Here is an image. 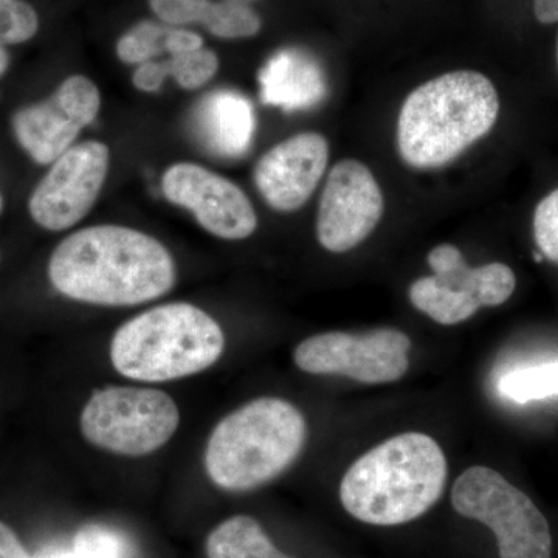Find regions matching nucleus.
I'll list each match as a JSON object with an SVG mask.
<instances>
[{"instance_id":"1","label":"nucleus","mask_w":558,"mask_h":558,"mask_svg":"<svg viewBox=\"0 0 558 558\" xmlns=\"http://www.w3.org/2000/svg\"><path fill=\"white\" fill-rule=\"evenodd\" d=\"M175 275L174 258L160 241L110 223L70 234L49 260L51 286L95 306H138L160 299L174 288Z\"/></svg>"},{"instance_id":"2","label":"nucleus","mask_w":558,"mask_h":558,"mask_svg":"<svg viewBox=\"0 0 558 558\" xmlns=\"http://www.w3.org/2000/svg\"><path fill=\"white\" fill-rule=\"evenodd\" d=\"M447 459L424 433H403L359 458L344 473L340 499L349 515L373 526H399L442 497Z\"/></svg>"},{"instance_id":"3","label":"nucleus","mask_w":558,"mask_h":558,"mask_svg":"<svg viewBox=\"0 0 558 558\" xmlns=\"http://www.w3.org/2000/svg\"><path fill=\"white\" fill-rule=\"evenodd\" d=\"M499 116L494 83L475 70H458L411 92L400 109L398 149L416 170H433L461 156L494 130Z\"/></svg>"},{"instance_id":"4","label":"nucleus","mask_w":558,"mask_h":558,"mask_svg":"<svg viewBox=\"0 0 558 558\" xmlns=\"http://www.w3.org/2000/svg\"><path fill=\"white\" fill-rule=\"evenodd\" d=\"M307 427L288 400H252L222 418L205 450V470L215 486L248 492L286 472L300 457Z\"/></svg>"},{"instance_id":"5","label":"nucleus","mask_w":558,"mask_h":558,"mask_svg":"<svg viewBox=\"0 0 558 558\" xmlns=\"http://www.w3.org/2000/svg\"><path fill=\"white\" fill-rule=\"evenodd\" d=\"M223 349L215 318L194 304L170 303L124 323L110 343V362L128 379L159 384L211 368Z\"/></svg>"},{"instance_id":"6","label":"nucleus","mask_w":558,"mask_h":558,"mask_svg":"<svg viewBox=\"0 0 558 558\" xmlns=\"http://www.w3.org/2000/svg\"><path fill=\"white\" fill-rule=\"evenodd\" d=\"M179 424L178 403L168 392L154 388L97 389L80 418L87 442L130 458L160 450L175 435Z\"/></svg>"},{"instance_id":"7","label":"nucleus","mask_w":558,"mask_h":558,"mask_svg":"<svg viewBox=\"0 0 558 558\" xmlns=\"http://www.w3.org/2000/svg\"><path fill=\"white\" fill-rule=\"evenodd\" d=\"M459 515L481 521L498 539L499 558H550L546 517L520 488L488 468L465 470L451 490Z\"/></svg>"},{"instance_id":"8","label":"nucleus","mask_w":558,"mask_h":558,"mask_svg":"<svg viewBox=\"0 0 558 558\" xmlns=\"http://www.w3.org/2000/svg\"><path fill=\"white\" fill-rule=\"evenodd\" d=\"M411 340L398 329L369 332H326L301 341L293 362L317 376H344L362 384H389L410 368Z\"/></svg>"},{"instance_id":"9","label":"nucleus","mask_w":558,"mask_h":558,"mask_svg":"<svg viewBox=\"0 0 558 558\" xmlns=\"http://www.w3.org/2000/svg\"><path fill=\"white\" fill-rule=\"evenodd\" d=\"M108 145L97 140L73 145L51 163L33 191L28 211L39 227L64 231L86 218L109 174Z\"/></svg>"},{"instance_id":"10","label":"nucleus","mask_w":558,"mask_h":558,"mask_svg":"<svg viewBox=\"0 0 558 558\" xmlns=\"http://www.w3.org/2000/svg\"><path fill=\"white\" fill-rule=\"evenodd\" d=\"M100 109L97 84L87 76L72 75L47 100L17 110L11 124L22 149L36 163L51 165L72 148Z\"/></svg>"},{"instance_id":"11","label":"nucleus","mask_w":558,"mask_h":558,"mask_svg":"<svg viewBox=\"0 0 558 558\" xmlns=\"http://www.w3.org/2000/svg\"><path fill=\"white\" fill-rule=\"evenodd\" d=\"M161 193L172 205L189 209L202 229L220 240H247L258 227V216L247 194L236 183L201 165H171L161 178Z\"/></svg>"},{"instance_id":"12","label":"nucleus","mask_w":558,"mask_h":558,"mask_svg":"<svg viewBox=\"0 0 558 558\" xmlns=\"http://www.w3.org/2000/svg\"><path fill=\"white\" fill-rule=\"evenodd\" d=\"M384 209V194L369 168L359 160L339 161L319 197V245L332 253L357 247L379 226Z\"/></svg>"},{"instance_id":"13","label":"nucleus","mask_w":558,"mask_h":558,"mask_svg":"<svg viewBox=\"0 0 558 558\" xmlns=\"http://www.w3.org/2000/svg\"><path fill=\"white\" fill-rule=\"evenodd\" d=\"M328 160L326 138L317 132H303L267 150L256 163L253 179L269 207L292 213L317 190Z\"/></svg>"},{"instance_id":"14","label":"nucleus","mask_w":558,"mask_h":558,"mask_svg":"<svg viewBox=\"0 0 558 558\" xmlns=\"http://www.w3.org/2000/svg\"><path fill=\"white\" fill-rule=\"evenodd\" d=\"M193 132L213 156L236 159L250 148L255 132L252 102L233 90L205 95L193 112Z\"/></svg>"},{"instance_id":"15","label":"nucleus","mask_w":558,"mask_h":558,"mask_svg":"<svg viewBox=\"0 0 558 558\" xmlns=\"http://www.w3.org/2000/svg\"><path fill=\"white\" fill-rule=\"evenodd\" d=\"M428 264L433 277L444 288L475 300L481 307L501 306L517 288L513 270L502 263L470 267L454 245H438L429 252Z\"/></svg>"},{"instance_id":"16","label":"nucleus","mask_w":558,"mask_h":558,"mask_svg":"<svg viewBox=\"0 0 558 558\" xmlns=\"http://www.w3.org/2000/svg\"><path fill=\"white\" fill-rule=\"evenodd\" d=\"M260 97L266 105L307 109L325 94L322 72L306 54L282 50L269 61L259 75Z\"/></svg>"},{"instance_id":"17","label":"nucleus","mask_w":558,"mask_h":558,"mask_svg":"<svg viewBox=\"0 0 558 558\" xmlns=\"http://www.w3.org/2000/svg\"><path fill=\"white\" fill-rule=\"evenodd\" d=\"M208 558H292L270 542L263 526L247 515L231 517L209 532Z\"/></svg>"},{"instance_id":"18","label":"nucleus","mask_w":558,"mask_h":558,"mask_svg":"<svg viewBox=\"0 0 558 558\" xmlns=\"http://www.w3.org/2000/svg\"><path fill=\"white\" fill-rule=\"evenodd\" d=\"M410 301L416 310L444 326L465 322L481 307L475 300L444 288L433 275L417 279L411 284Z\"/></svg>"},{"instance_id":"19","label":"nucleus","mask_w":558,"mask_h":558,"mask_svg":"<svg viewBox=\"0 0 558 558\" xmlns=\"http://www.w3.org/2000/svg\"><path fill=\"white\" fill-rule=\"evenodd\" d=\"M201 25L220 39H245L258 35L263 20L255 10L234 0L209 2Z\"/></svg>"},{"instance_id":"20","label":"nucleus","mask_w":558,"mask_h":558,"mask_svg":"<svg viewBox=\"0 0 558 558\" xmlns=\"http://www.w3.org/2000/svg\"><path fill=\"white\" fill-rule=\"evenodd\" d=\"M498 388L502 396L517 403L558 396V362L505 374Z\"/></svg>"},{"instance_id":"21","label":"nucleus","mask_w":558,"mask_h":558,"mask_svg":"<svg viewBox=\"0 0 558 558\" xmlns=\"http://www.w3.org/2000/svg\"><path fill=\"white\" fill-rule=\"evenodd\" d=\"M168 28L156 22L143 21L124 33L117 43V54L124 64L140 65L165 53Z\"/></svg>"},{"instance_id":"22","label":"nucleus","mask_w":558,"mask_h":558,"mask_svg":"<svg viewBox=\"0 0 558 558\" xmlns=\"http://www.w3.org/2000/svg\"><path fill=\"white\" fill-rule=\"evenodd\" d=\"M76 558H132L134 550L130 539L117 529L102 524H87L81 527L73 539Z\"/></svg>"},{"instance_id":"23","label":"nucleus","mask_w":558,"mask_h":558,"mask_svg":"<svg viewBox=\"0 0 558 558\" xmlns=\"http://www.w3.org/2000/svg\"><path fill=\"white\" fill-rule=\"evenodd\" d=\"M168 78H174L182 89L196 90L205 86L219 70V58L215 51L202 49L191 53L170 57L165 61Z\"/></svg>"},{"instance_id":"24","label":"nucleus","mask_w":558,"mask_h":558,"mask_svg":"<svg viewBox=\"0 0 558 558\" xmlns=\"http://www.w3.org/2000/svg\"><path fill=\"white\" fill-rule=\"evenodd\" d=\"M39 31V16L25 0H0V47L27 43Z\"/></svg>"},{"instance_id":"25","label":"nucleus","mask_w":558,"mask_h":558,"mask_svg":"<svg viewBox=\"0 0 558 558\" xmlns=\"http://www.w3.org/2000/svg\"><path fill=\"white\" fill-rule=\"evenodd\" d=\"M534 240L543 258L558 264V189L535 208Z\"/></svg>"},{"instance_id":"26","label":"nucleus","mask_w":558,"mask_h":558,"mask_svg":"<svg viewBox=\"0 0 558 558\" xmlns=\"http://www.w3.org/2000/svg\"><path fill=\"white\" fill-rule=\"evenodd\" d=\"M211 0H149L150 10L161 22L174 27L201 24Z\"/></svg>"},{"instance_id":"27","label":"nucleus","mask_w":558,"mask_h":558,"mask_svg":"<svg viewBox=\"0 0 558 558\" xmlns=\"http://www.w3.org/2000/svg\"><path fill=\"white\" fill-rule=\"evenodd\" d=\"M168 80L167 68L165 61H148L145 64L137 65L134 75H132V83L138 90L157 92L163 86L165 81Z\"/></svg>"},{"instance_id":"28","label":"nucleus","mask_w":558,"mask_h":558,"mask_svg":"<svg viewBox=\"0 0 558 558\" xmlns=\"http://www.w3.org/2000/svg\"><path fill=\"white\" fill-rule=\"evenodd\" d=\"M204 47V39L197 33L185 31V28H172L168 31L165 38V53L170 57L191 53Z\"/></svg>"},{"instance_id":"29","label":"nucleus","mask_w":558,"mask_h":558,"mask_svg":"<svg viewBox=\"0 0 558 558\" xmlns=\"http://www.w3.org/2000/svg\"><path fill=\"white\" fill-rule=\"evenodd\" d=\"M0 558H32L16 532L0 521Z\"/></svg>"},{"instance_id":"30","label":"nucleus","mask_w":558,"mask_h":558,"mask_svg":"<svg viewBox=\"0 0 558 558\" xmlns=\"http://www.w3.org/2000/svg\"><path fill=\"white\" fill-rule=\"evenodd\" d=\"M534 13L542 24L558 22V0H534Z\"/></svg>"},{"instance_id":"31","label":"nucleus","mask_w":558,"mask_h":558,"mask_svg":"<svg viewBox=\"0 0 558 558\" xmlns=\"http://www.w3.org/2000/svg\"><path fill=\"white\" fill-rule=\"evenodd\" d=\"M38 558H76L73 549H49L40 554Z\"/></svg>"},{"instance_id":"32","label":"nucleus","mask_w":558,"mask_h":558,"mask_svg":"<svg viewBox=\"0 0 558 558\" xmlns=\"http://www.w3.org/2000/svg\"><path fill=\"white\" fill-rule=\"evenodd\" d=\"M10 65V57L9 53H7L5 50L0 47V76L3 75V73L7 72V69H9Z\"/></svg>"},{"instance_id":"33","label":"nucleus","mask_w":558,"mask_h":558,"mask_svg":"<svg viewBox=\"0 0 558 558\" xmlns=\"http://www.w3.org/2000/svg\"><path fill=\"white\" fill-rule=\"evenodd\" d=\"M234 2L245 3V5H250V3L256 2V0H234Z\"/></svg>"},{"instance_id":"34","label":"nucleus","mask_w":558,"mask_h":558,"mask_svg":"<svg viewBox=\"0 0 558 558\" xmlns=\"http://www.w3.org/2000/svg\"><path fill=\"white\" fill-rule=\"evenodd\" d=\"M2 208H3V199H2V194H0V213H2Z\"/></svg>"},{"instance_id":"35","label":"nucleus","mask_w":558,"mask_h":558,"mask_svg":"<svg viewBox=\"0 0 558 558\" xmlns=\"http://www.w3.org/2000/svg\"><path fill=\"white\" fill-rule=\"evenodd\" d=\"M557 65H558V43H557Z\"/></svg>"}]
</instances>
